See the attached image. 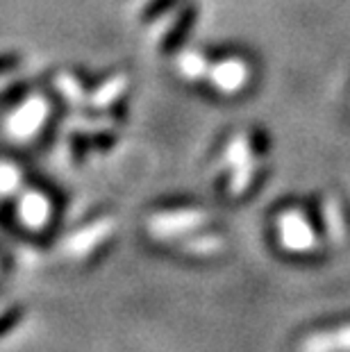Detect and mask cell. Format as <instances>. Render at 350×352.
I'll return each mask as SVG.
<instances>
[{"instance_id": "cell-13", "label": "cell", "mask_w": 350, "mask_h": 352, "mask_svg": "<svg viewBox=\"0 0 350 352\" xmlns=\"http://www.w3.org/2000/svg\"><path fill=\"white\" fill-rule=\"evenodd\" d=\"M57 89L71 104H89L85 89H82L80 82L73 76H69V73H59L57 76Z\"/></svg>"}, {"instance_id": "cell-4", "label": "cell", "mask_w": 350, "mask_h": 352, "mask_svg": "<svg viewBox=\"0 0 350 352\" xmlns=\"http://www.w3.org/2000/svg\"><path fill=\"white\" fill-rule=\"evenodd\" d=\"M46 116H48V102L39 98V96H32V98H28L19 109H14L7 116L5 130L14 141H28L32 134L39 132Z\"/></svg>"}, {"instance_id": "cell-5", "label": "cell", "mask_w": 350, "mask_h": 352, "mask_svg": "<svg viewBox=\"0 0 350 352\" xmlns=\"http://www.w3.org/2000/svg\"><path fill=\"white\" fill-rule=\"evenodd\" d=\"M296 352H350V323L318 327L305 334Z\"/></svg>"}, {"instance_id": "cell-15", "label": "cell", "mask_w": 350, "mask_h": 352, "mask_svg": "<svg viewBox=\"0 0 350 352\" xmlns=\"http://www.w3.org/2000/svg\"><path fill=\"white\" fill-rule=\"evenodd\" d=\"M71 125L73 127H80V130H89V132H98V130H107L109 127V121H105V118H71Z\"/></svg>"}, {"instance_id": "cell-2", "label": "cell", "mask_w": 350, "mask_h": 352, "mask_svg": "<svg viewBox=\"0 0 350 352\" xmlns=\"http://www.w3.org/2000/svg\"><path fill=\"white\" fill-rule=\"evenodd\" d=\"M210 221L203 209H173V212H160L148 219V234L160 239V241H171L180 239L182 234H191Z\"/></svg>"}, {"instance_id": "cell-1", "label": "cell", "mask_w": 350, "mask_h": 352, "mask_svg": "<svg viewBox=\"0 0 350 352\" xmlns=\"http://www.w3.org/2000/svg\"><path fill=\"white\" fill-rule=\"evenodd\" d=\"M275 228H278V239L280 245L287 252L292 254H309L316 250L318 245V236L311 223L307 221L300 209H285L278 221H275Z\"/></svg>"}, {"instance_id": "cell-6", "label": "cell", "mask_w": 350, "mask_h": 352, "mask_svg": "<svg viewBox=\"0 0 350 352\" xmlns=\"http://www.w3.org/2000/svg\"><path fill=\"white\" fill-rule=\"evenodd\" d=\"M210 78L212 87L223 94H237L248 82V66L241 59H223L219 64H210Z\"/></svg>"}, {"instance_id": "cell-10", "label": "cell", "mask_w": 350, "mask_h": 352, "mask_svg": "<svg viewBox=\"0 0 350 352\" xmlns=\"http://www.w3.org/2000/svg\"><path fill=\"white\" fill-rule=\"evenodd\" d=\"M125 89H128V78H125V76H114L111 80H107L100 89H96L94 96L89 98V104L96 107V109H105L125 91Z\"/></svg>"}, {"instance_id": "cell-14", "label": "cell", "mask_w": 350, "mask_h": 352, "mask_svg": "<svg viewBox=\"0 0 350 352\" xmlns=\"http://www.w3.org/2000/svg\"><path fill=\"white\" fill-rule=\"evenodd\" d=\"M21 184H23L21 170L12 162H0V196H14Z\"/></svg>"}, {"instance_id": "cell-7", "label": "cell", "mask_w": 350, "mask_h": 352, "mask_svg": "<svg viewBox=\"0 0 350 352\" xmlns=\"http://www.w3.org/2000/svg\"><path fill=\"white\" fill-rule=\"evenodd\" d=\"M50 200L41 191H23L19 198V221L30 230H41L50 221Z\"/></svg>"}, {"instance_id": "cell-9", "label": "cell", "mask_w": 350, "mask_h": 352, "mask_svg": "<svg viewBox=\"0 0 350 352\" xmlns=\"http://www.w3.org/2000/svg\"><path fill=\"white\" fill-rule=\"evenodd\" d=\"M226 241H223L221 234H193L187 236L182 241V250L189 252V254H198V257H212V254L221 252Z\"/></svg>"}, {"instance_id": "cell-3", "label": "cell", "mask_w": 350, "mask_h": 352, "mask_svg": "<svg viewBox=\"0 0 350 352\" xmlns=\"http://www.w3.org/2000/svg\"><path fill=\"white\" fill-rule=\"evenodd\" d=\"M223 166L232 170V175H230V191H232V196H239V193L248 189L252 177H255L257 162L255 155H252L250 139L245 134H237V137L230 139L226 153H223Z\"/></svg>"}, {"instance_id": "cell-11", "label": "cell", "mask_w": 350, "mask_h": 352, "mask_svg": "<svg viewBox=\"0 0 350 352\" xmlns=\"http://www.w3.org/2000/svg\"><path fill=\"white\" fill-rule=\"evenodd\" d=\"M177 71H180L187 80H198V78H207L210 64H207V59L203 55L187 50V52H182L180 59H177Z\"/></svg>"}, {"instance_id": "cell-8", "label": "cell", "mask_w": 350, "mask_h": 352, "mask_svg": "<svg viewBox=\"0 0 350 352\" xmlns=\"http://www.w3.org/2000/svg\"><path fill=\"white\" fill-rule=\"evenodd\" d=\"M111 230H114V221L111 219H102L98 223H94L91 228L78 232V234L71 239L69 250L73 254H85L89 250H94L96 245H98L100 241H105V239L111 234Z\"/></svg>"}, {"instance_id": "cell-12", "label": "cell", "mask_w": 350, "mask_h": 352, "mask_svg": "<svg viewBox=\"0 0 350 352\" xmlns=\"http://www.w3.org/2000/svg\"><path fill=\"white\" fill-rule=\"evenodd\" d=\"M323 221L327 223V232H330V236L334 241H341L346 234V223H344V216H341L339 202L334 198L323 200Z\"/></svg>"}]
</instances>
